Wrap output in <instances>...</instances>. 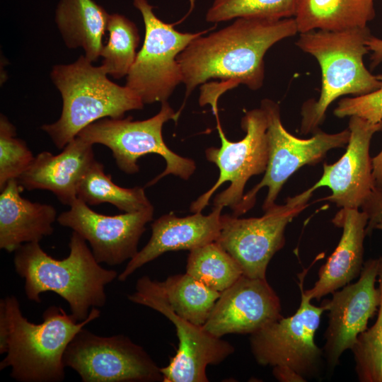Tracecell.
I'll return each mask as SVG.
<instances>
[{"instance_id": "obj_15", "label": "cell", "mask_w": 382, "mask_h": 382, "mask_svg": "<svg viewBox=\"0 0 382 382\" xmlns=\"http://www.w3.org/2000/svg\"><path fill=\"white\" fill-rule=\"evenodd\" d=\"M378 269V258L367 260L356 282L336 290L330 299L322 303L328 311L324 356L331 369L340 363L344 352L352 350L378 308L380 291L376 287Z\"/></svg>"}, {"instance_id": "obj_26", "label": "cell", "mask_w": 382, "mask_h": 382, "mask_svg": "<svg viewBox=\"0 0 382 382\" xmlns=\"http://www.w3.org/2000/svg\"><path fill=\"white\" fill-rule=\"evenodd\" d=\"M186 273L221 293L243 274L237 261L216 241L190 250Z\"/></svg>"}, {"instance_id": "obj_34", "label": "cell", "mask_w": 382, "mask_h": 382, "mask_svg": "<svg viewBox=\"0 0 382 382\" xmlns=\"http://www.w3.org/2000/svg\"><path fill=\"white\" fill-rule=\"evenodd\" d=\"M272 374L277 380L281 382H304L306 381L294 370L286 367H273Z\"/></svg>"}, {"instance_id": "obj_31", "label": "cell", "mask_w": 382, "mask_h": 382, "mask_svg": "<svg viewBox=\"0 0 382 382\" xmlns=\"http://www.w3.org/2000/svg\"><path fill=\"white\" fill-rule=\"evenodd\" d=\"M334 115L339 118L357 116L372 123L382 122V86L368 94L340 100Z\"/></svg>"}, {"instance_id": "obj_23", "label": "cell", "mask_w": 382, "mask_h": 382, "mask_svg": "<svg viewBox=\"0 0 382 382\" xmlns=\"http://www.w3.org/2000/svg\"><path fill=\"white\" fill-rule=\"evenodd\" d=\"M375 14L374 0H298L294 18L303 33L366 27Z\"/></svg>"}, {"instance_id": "obj_18", "label": "cell", "mask_w": 382, "mask_h": 382, "mask_svg": "<svg viewBox=\"0 0 382 382\" xmlns=\"http://www.w3.org/2000/svg\"><path fill=\"white\" fill-rule=\"evenodd\" d=\"M221 211L214 207L208 215L196 212L185 217L170 213L155 220L149 241L129 260L118 280L125 281L137 269L166 252L191 250L216 241L221 228Z\"/></svg>"}, {"instance_id": "obj_14", "label": "cell", "mask_w": 382, "mask_h": 382, "mask_svg": "<svg viewBox=\"0 0 382 382\" xmlns=\"http://www.w3.org/2000/svg\"><path fill=\"white\" fill-rule=\"evenodd\" d=\"M70 209L57 219L88 241L98 262L118 265L138 253V243L146 225L153 219L154 207L108 216L92 210L77 198Z\"/></svg>"}, {"instance_id": "obj_7", "label": "cell", "mask_w": 382, "mask_h": 382, "mask_svg": "<svg viewBox=\"0 0 382 382\" xmlns=\"http://www.w3.org/2000/svg\"><path fill=\"white\" fill-rule=\"evenodd\" d=\"M260 108L267 121V165L261 181L244 194L235 216H239L253 207L257 193L264 187H267L268 192L262 209L265 212L270 209L275 204L284 183L296 170L303 166L320 162L331 149L347 146L349 139L348 128L334 134L318 130L309 139L298 138L283 126L277 103L263 99Z\"/></svg>"}, {"instance_id": "obj_5", "label": "cell", "mask_w": 382, "mask_h": 382, "mask_svg": "<svg viewBox=\"0 0 382 382\" xmlns=\"http://www.w3.org/2000/svg\"><path fill=\"white\" fill-rule=\"evenodd\" d=\"M92 64L81 55L71 64L53 66L50 72L62 96V110L57 121L41 129L58 149H64L83 129L97 120L122 118L126 112L144 108L133 90L111 81L102 65Z\"/></svg>"}, {"instance_id": "obj_32", "label": "cell", "mask_w": 382, "mask_h": 382, "mask_svg": "<svg viewBox=\"0 0 382 382\" xmlns=\"http://www.w3.org/2000/svg\"><path fill=\"white\" fill-rule=\"evenodd\" d=\"M361 208L368 216L366 236L375 229L382 231V190L375 187Z\"/></svg>"}, {"instance_id": "obj_20", "label": "cell", "mask_w": 382, "mask_h": 382, "mask_svg": "<svg viewBox=\"0 0 382 382\" xmlns=\"http://www.w3.org/2000/svg\"><path fill=\"white\" fill-rule=\"evenodd\" d=\"M332 222L342 228V233L334 252L320 268L313 286L304 290L311 300H319L341 289L358 277L363 268L366 214L359 209L341 208Z\"/></svg>"}, {"instance_id": "obj_16", "label": "cell", "mask_w": 382, "mask_h": 382, "mask_svg": "<svg viewBox=\"0 0 382 382\" xmlns=\"http://www.w3.org/2000/svg\"><path fill=\"white\" fill-rule=\"evenodd\" d=\"M349 139L346 151L332 164L323 165V173L312 187H327L331 195L323 198L339 208L359 209L375 188L369 154L374 134L382 130V122L372 123L357 116L349 117Z\"/></svg>"}, {"instance_id": "obj_30", "label": "cell", "mask_w": 382, "mask_h": 382, "mask_svg": "<svg viewBox=\"0 0 382 382\" xmlns=\"http://www.w3.org/2000/svg\"><path fill=\"white\" fill-rule=\"evenodd\" d=\"M35 156L25 141L16 137L15 127L4 115L0 117V190L18 179L32 164Z\"/></svg>"}, {"instance_id": "obj_27", "label": "cell", "mask_w": 382, "mask_h": 382, "mask_svg": "<svg viewBox=\"0 0 382 382\" xmlns=\"http://www.w3.org/2000/svg\"><path fill=\"white\" fill-rule=\"evenodd\" d=\"M108 40L102 49V66L108 75L119 79L127 76L137 57L140 37L137 25L119 13L110 15Z\"/></svg>"}, {"instance_id": "obj_3", "label": "cell", "mask_w": 382, "mask_h": 382, "mask_svg": "<svg viewBox=\"0 0 382 382\" xmlns=\"http://www.w3.org/2000/svg\"><path fill=\"white\" fill-rule=\"evenodd\" d=\"M69 247V255L57 260L45 252L39 242L25 243L15 251L14 267L25 279L30 301L40 303L42 293L52 291L67 301L76 320L83 321L91 308L105 304V286L118 276L115 270L100 265L86 241L75 231Z\"/></svg>"}, {"instance_id": "obj_21", "label": "cell", "mask_w": 382, "mask_h": 382, "mask_svg": "<svg viewBox=\"0 0 382 382\" xmlns=\"http://www.w3.org/2000/svg\"><path fill=\"white\" fill-rule=\"evenodd\" d=\"M23 190L13 179L0 190V248L8 253L51 235L57 219L54 207L23 198Z\"/></svg>"}, {"instance_id": "obj_29", "label": "cell", "mask_w": 382, "mask_h": 382, "mask_svg": "<svg viewBox=\"0 0 382 382\" xmlns=\"http://www.w3.org/2000/svg\"><path fill=\"white\" fill-rule=\"evenodd\" d=\"M378 280L380 303L376 320L359 335L352 349L361 382H382V257L378 258Z\"/></svg>"}, {"instance_id": "obj_25", "label": "cell", "mask_w": 382, "mask_h": 382, "mask_svg": "<svg viewBox=\"0 0 382 382\" xmlns=\"http://www.w3.org/2000/svg\"><path fill=\"white\" fill-rule=\"evenodd\" d=\"M77 198L88 205L109 203L124 212H133L153 207L144 187L125 188L115 184L104 166L96 160L91 166L77 188Z\"/></svg>"}, {"instance_id": "obj_6", "label": "cell", "mask_w": 382, "mask_h": 382, "mask_svg": "<svg viewBox=\"0 0 382 382\" xmlns=\"http://www.w3.org/2000/svg\"><path fill=\"white\" fill-rule=\"evenodd\" d=\"M180 111L175 112L168 101L162 103L159 112L147 120L103 118L84 129L78 137L91 144H100L109 148L118 168L127 174L139 171L137 161L141 157L156 154L166 161L165 170L151 180L146 187L152 186L170 174L188 180L196 170L195 162L170 150L162 134L163 125L170 120L177 121Z\"/></svg>"}, {"instance_id": "obj_22", "label": "cell", "mask_w": 382, "mask_h": 382, "mask_svg": "<svg viewBox=\"0 0 382 382\" xmlns=\"http://www.w3.org/2000/svg\"><path fill=\"white\" fill-rule=\"evenodd\" d=\"M110 15L93 0H60L55 23L66 46L81 47L91 62L100 57Z\"/></svg>"}, {"instance_id": "obj_12", "label": "cell", "mask_w": 382, "mask_h": 382, "mask_svg": "<svg viewBox=\"0 0 382 382\" xmlns=\"http://www.w3.org/2000/svg\"><path fill=\"white\" fill-rule=\"evenodd\" d=\"M63 361L83 382L163 381L161 368L123 335L101 337L83 328L68 345Z\"/></svg>"}, {"instance_id": "obj_35", "label": "cell", "mask_w": 382, "mask_h": 382, "mask_svg": "<svg viewBox=\"0 0 382 382\" xmlns=\"http://www.w3.org/2000/svg\"><path fill=\"white\" fill-rule=\"evenodd\" d=\"M375 187L382 190V149L371 158Z\"/></svg>"}, {"instance_id": "obj_24", "label": "cell", "mask_w": 382, "mask_h": 382, "mask_svg": "<svg viewBox=\"0 0 382 382\" xmlns=\"http://www.w3.org/2000/svg\"><path fill=\"white\" fill-rule=\"evenodd\" d=\"M158 283L173 311L199 326L205 323L221 295L187 273L170 276Z\"/></svg>"}, {"instance_id": "obj_17", "label": "cell", "mask_w": 382, "mask_h": 382, "mask_svg": "<svg viewBox=\"0 0 382 382\" xmlns=\"http://www.w3.org/2000/svg\"><path fill=\"white\" fill-rule=\"evenodd\" d=\"M280 299L266 278L242 275L221 293L203 329L222 337L253 334L282 318Z\"/></svg>"}, {"instance_id": "obj_4", "label": "cell", "mask_w": 382, "mask_h": 382, "mask_svg": "<svg viewBox=\"0 0 382 382\" xmlns=\"http://www.w3.org/2000/svg\"><path fill=\"white\" fill-rule=\"evenodd\" d=\"M370 35L367 26L300 33L296 45L317 59L322 73L318 99L307 101L302 108L300 129L303 134L319 130L326 110L338 98L368 94L382 86L380 76L373 75L364 63V56L369 52L366 41Z\"/></svg>"}, {"instance_id": "obj_9", "label": "cell", "mask_w": 382, "mask_h": 382, "mask_svg": "<svg viewBox=\"0 0 382 382\" xmlns=\"http://www.w3.org/2000/svg\"><path fill=\"white\" fill-rule=\"evenodd\" d=\"M145 28L143 45L128 74L125 86L133 90L144 104L168 100L183 83L178 54L196 37L206 32L181 33L163 22L147 0H133Z\"/></svg>"}, {"instance_id": "obj_33", "label": "cell", "mask_w": 382, "mask_h": 382, "mask_svg": "<svg viewBox=\"0 0 382 382\" xmlns=\"http://www.w3.org/2000/svg\"><path fill=\"white\" fill-rule=\"evenodd\" d=\"M366 46L371 52L370 59L371 68L373 69L382 62V39L371 35L366 41Z\"/></svg>"}, {"instance_id": "obj_28", "label": "cell", "mask_w": 382, "mask_h": 382, "mask_svg": "<svg viewBox=\"0 0 382 382\" xmlns=\"http://www.w3.org/2000/svg\"><path fill=\"white\" fill-rule=\"evenodd\" d=\"M298 0H212L205 19L220 23L238 18L279 20L295 16Z\"/></svg>"}, {"instance_id": "obj_11", "label": "cell", "mask_w": 382, "mask_h": 382, "mask_svg": "<svg viewBox=\"0 0 382 382\" xmlns=\"http://www.w3.org/2000/svg\"><path fill=\"white\" fill-rule=\"evenodd\" d=\"M301 277V303L296 313L251 334L250 345L259 364L289 368L306 379L320 370L324 354L314 339L325 307L311 303L303 286L304 273Z\"/></svg>"}, {"instance_id": "obj_13", "label": "cell", "mask_w": 382, "mask_h": 382, "mask_svg": "<svg viewBox=\"0 0 382 382\" xmlns=\"http://www.w3.org/2000/svg\"><path fill=\"white\" fill-rule=\"evenodd\" d=\"M128 299L159 312L175 325L178 348L168 366L161 368L163 382H207L209 365L219 364L234 352L228 342L215 337L175 313L170 307L158 281L139 278Z\"/></svg>"}, {"instance_id": "obj_1", "label": "cell", "mask_w": 382, "mask_h": 382, "mask_svg": "<svg viewBox=\"0 0 382 382\" xmlns=\"http://www.w3.org/2000/svg\"><path fill=\"white\" fill-rule=\"evenodd\" d=\"M298 33L294 18L279 20L238 18L229 25L193 40L178 56L185 98L211 79L220 83L201 106L209 104L218 115L220 96L240 84L257 90L265 79L264 57L279 41Z\"/></svg>"}, {"instance_id": "obj_19", "label": "cell", "mask_w": 382, "mask_h": 382, "mask_svg": "<svg viewBox=\"0 0 382 382\" xmlns=\"http://www.w3.org/2000/svg\"><path fill=\"white\" fill-rule=\"evenodd\" d=\"M93 144L76 136L59 154L42 151L17 179L27 190L52 192L63 204L70 206L77 199V188L96 161Z\"/></svg>"}, {"instance_id": "obj_2", "label": "cell", "mask_w": 382, "mask_h": 382, "mask_svg": "<svg viewBox=\"0 0 382 382\" xmlns=\"http://www.w3.org/2000/svg\"><path fill=\"white\" fill-rule=\"evenodd\" d=\"M100 311L91 308L83 321L68 315L62 308L50 306L40 324L22 314L14 296L0 301V353L6 354L0 370L11 368V376L20 382H60L65 378L64 352L75 335Z\"/></svg>"}, {"instance_id": "obj_8", "label": "cell", "mask_w": 382, "mask_h": 382, "mask_svg": "<svg viewBox=\"0 0 382 382\" xmlns=\"http://www.w3.org/2000/svg\"><path fill=\"white\" fill-rule=\"evenodd\" d=\"M216 129L221 139L219 148L209 147L205 151L207 159L219 170L215 184L199 196L191 205L192 213L202 212L214 193L224 183L230 185L217 195L214 207H229L235 216L244 195V188L253 175L265 173L268 161L267 139V121L264 110L260 108L247 111L241 119V128L245 137L238 141L228 140L222 129L218 115Z\"/></svg>"}, {"instance_id": "obj_10", "label": "cell", "mask_w": 382, "mask_h": 382, "mask_svg": "<svg viewBox=\"0 0 382 382\" xmlns=\"http://www.w3.org/2000/svg\"><path fill=\"white\" fill-rule=\"evenodd\" d=\"M316 190L311 187L274 204L260 217L239 219L221 214L218 243L240 265L243 275L266 278L268 264L284 243L286 226L308 206Z\"/></svg>"}]
</instances>
